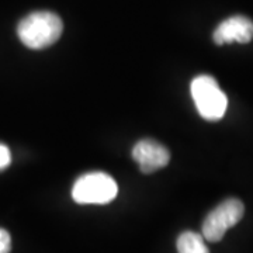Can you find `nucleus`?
<instances>
[{"label":"nucleus","mask_w":253,"mask_h":253,"mask_svg":"<svg viewBox=\"0 0 253 253\" xmlns=\"http://www.w3.org/2000/svg\"><path fill=\"white\" fill-rule=\"evenodd\" d=\"M63 31L62 20L52 11H34L17 26L20 41L31 49H44L55 44Z\"/></svg>","instance_id":"obj_1"},{"label":"nucleus","mask_w":253,"mask_h":253,"mask_svg":"<svg viewBox=\"0 0 253 253\" xmlns=\"http://www.w3.org/2000/svg\"><path fill=\"white\" fill-rule=\"evenodd\" d=\"M190 90L200 116L204 120L218 121L224 117L228 107V99L212 76L200 75L194 78Z\"/></svg>","instance_id":"obj_2"},{"label":"nucleus","mask_w":253,"mask_h":253,"mask_svg":"<svg viewBox=\"0 0 253 253\" xmlns=\"http://www.w3.org/2000/svg\"><path fill=\"white\" fill-rule=\"evenodd\" d=\"M116 180L103 172H91L81 176L72 187V199L78 204H107L117 197Z\"/></svg>","instance_id":"obj_3"},{"label":"nucleus","mask_w":253,"mask_h":253,"mask_svg":"<svg viewBox=\"0 0 253 253\" xmlns=\"http://www.w3.org/2000/svg\"><path fill=\"white\" fill-rule=\"evenodd\" d=\"M245 214L244 203L238 199H228L218 204L203 222V236L208 242L221 241L225 232L235 226Z\"/></svg>","instance_id":"obj_4"},{"label":"nucleus","mask_w":253,"mask_h":253,"mask_svg":"<svg viewBox=\"0 0 253 253\" xmlns=\"http://www.w3.org/2000/svg\"><path fill=\"white\" fill-rule=\"evenodd\" d=\"M132 158L141 172L154 173L165 168L170 161V152L155 139H141L132 148Z\"/></svg>","instance_id":"obj_5"},{"label":"nucleus","mask_w":253,"mask_h":253,"mask_svg":"<svg viewBox=\"0 0 253 253\" xmlns=\"http://www.w3.org/2000/svg\"><path fill=\"white\" fill-rule=\"evenodd\" d=\"M253 38V21L245 16H232L218 24L212 40L217 45L231 42L248 44Z\"/></svg>","instance_id":"obj_6"},{"label":"nucleus","mask_w":253,"mask_h":253,"mask_svg":"<svg viewBox=\"0 0 253 253\" xmlns=\"http://www.w3.org/2000/svg\"><path fill=\"white\" fill-rule=\"evenodd\" d=\"M179 253H210L204 236L193 231H186L177 238Z\"/></svg>","instance_id":"obj_7"},{"label":"nucleus","mask_w":253,"mask_h":253,"mask_svg":"<svg viewBox=\"0 0 253 253\" xmlns=\"http://www.w3.org/2000/svg\"><path fill=\"white\" fill-rule=\"evenodd\" d=\"M10 249H11V238H10V234L0 228V253H10Z\"/></svg>","instance_id":"obj_8"},{"label":"nucleus","mask_w":253,"mask_h":253,"mask_svg":"<svg viewBox=\"0 0 253 253\" xmlns=\"http://www.w3.org/2000/svg\"><path fill=\"white\" fill-rule=\"evenodd\" d=\"M11 162V154L6 145L0 144V170L6 169Z\"/></svg>","instance_id":"obj_9"}]
</instances>
